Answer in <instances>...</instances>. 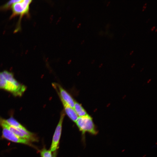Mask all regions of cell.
Listing matches in <instances>:
<instances>
[{
    "label": "cell",
    "instance_id": "cell-18",
    "mask_svg": "<svg viewBox=\"0 0 157 157\" xmlns=\"http://www.w3.org/2000/svg\"><path fill=\"white\" fill-rule=\"evenodd\" d=\"M144 9L143 8V9H142V11H144Z\"/></svg>",
    "mask_w": 157,
    "mask_h": 157
},
{
    "label": "cell",
    "instance_id": "cell-11",
    "mask_svg": "<svg viewBox=\"0 0 157 157\" xmlns=\"http://www.w3.org/2000/svg\"><path fill=\"white\" fill-rule=\"evenodd\" d=\"M6 123L9 125L15 128L22 127L23 126L13 116L6 119Z\"/></svg>",
    "mask_w": 157,
    "mask_h": 157
},
{
    "label": "cell",
    "instance_id": "cell-20",
    "mask_svg": "<svg viewBox=\"0 0 157 157\" xmlns=\"http://www.w3.org/2000/svg\"><path fill=\"white\" fill-rule=\"evenodd\" d=\"M157 31V29H156V30H155V31L156 32Z\"/></svg>",
    "mask_w": 157,
    "mask_h": 157
},
{
    "label": "cell",
    "instance_id": "cell-5",
    "mask_svg": "<svg viewBox=\"0 0 157 157\" xmlns=\"http://www.w3.org/2000/svg\"><path fill=\"white\" fill-rule=\"evenodd\" d=\"M52 86L57 92L62 102H64L74 108L75 101L71 95L60 84L54 83Z\"/></svg>",
    "mask_w": 157,
    "mask_h": 157
},
{
    "label": "cell",
    "instance_id": "cell-12",
    "mask_svg": "<svg viewBox=\"0 0 157 157\" xmlns=\"http://www.w3.org/2000/svg\"><path fill=\"white\" fill-rule=\"evenodd\" d=\"M50 150H48L46 148H43L40 151L41 157H56L57 151L52 154Z\"/></svg>",
    "mask_w": 157,
    "mask_h": 157
},
{
    "label": "cell",
    "instance_id": "cell-8",
    "mask_svg": "<svg viewBox=\"0 0 157 157\" xmlns=\"http://www.w3.org/2000/svg\"><path fill=\"white\" fill-rule=\"evenodd\" d=\"M64 108V112L69 118L73 122H75L78 116L74 108H72L64 102H62Z\"/></svg>",
    "mask_w": 157,
    "mask_h": 157
},
{
    "label": "cell",
    "instance_id": "cell-7",
    "mask_svg": "<svg viewBox=\"0 0 157 157\" xmlns=\"http://www.w3.org/2000/svg\"><path fill=\"white\" fill-rule=\"evenodd\" d=\"M0 126L2 128H5L7 129L17 136L21 138L27 139L31 141L27 136L15 128L9 125L6 122L5 119L1 117H0Z\"/></svg>",
    "mask_w": 157,
    "mask_h": 157
},
{
    "label": "cell",
    "instance_id": "cell-1",
    "mask_svg": "<svg viewBox=\"0 0 157 157\" xmlns=\"http://www.w3.org/2000/svg\"><path fill=\"white\" fill-rule=\"evenodd\" d=\"M2 74L6 81L5 90L10 92L15 96L22 95L26 89V86L17 81L12 72L4 70L2 72Z\"/></svg>",
    "mask_w": 157,
    "mask_h": 157
},
{
    "label": "cell",
    "instance_id": "cell-10",
    "mask_svg": "<svg viewBox=\"0 0 157 157\" xmlns=\"http://www.w3.org/2000/svg\"><path fill=\"white\" fill-rule=\"evenodd\" d=\"M74 109L78 117L86 116L88 115L82 105L75 101Z\"/></svg>",
    "mask_w": 157,
    "mask_h": 157
},
{
    "label": "cell",
    "instance_id": "cell-14",
    "mask_svg": "<svg viewBox=\"0 0 157 157\" xmlns=\"http://www.w3.org/2000/svg\"><path fill=\"white\" fill-rule=\"evenodd\" d=\"M156 26H153L151 28V31H153L155 28Z\"/></svg>",
    "mask_w": 157,
    "mask_h": 157
},
{
    "label": "cell",
    "instance_id": "cell-16",
    "mask_svg": "<svg viewBox=\"0 0 157 157\" xmlns=\"http://www.w3.org/2000/svg\"><path fill=\"white\" fill-rule=\"evenodd\" d=\"M147 3H145L144 4V6H146V5H147Z\"/></svg>",
    "mask_w": 157,
    "mask_h": 157
},
{
    "label": "cell",
    "instance_id": "cell-4",
    "mask_svg": "<svg viewBox=\"0 0 157 157\" xmlns=\"http://www.w3.org/2000/svg\"><path fill=\"white\" fill-rule=\"evenodd\" d=\"M65 114L62 110L60 113V119L54 132L50 148L51 152L57 151L59 148L60 140L62 131V124Z\"/></svg>",
    "mask_w": 157,
    "mask_h": 157
},
{
    "label": "cell",
    "instance_id": "cell-13",
    "mask_svg": "<svg viewBox=\"0 0 157 157\" xmlns=\"http://www.w3.org/2000/svg\"><path fill=\"white\" fill-rule=\"evenodd\" d=\"M19 0H10L6 3L5 4L0 6V10H6L11 8L12 5L14 3L18 1Z\"/></svg>",
    "mask_w": 157,
    "mask_h": 157
},
{
    "label": "cell",
    "instance_id": "cell-2",
    "mask_svg": "<svg viewBox=\"0 0 157 157\" xmlns=\"http://www.w3.org/2000/svg\"><path fill=\"white\" fill-rule=\"evenodd\" d=\"M75 123L83 135H84L86 132L93 135H96L98 133L92 119L88 114L84 116L78 117Z\"/></svg>",
    "mask_w": 157,
    "mask_h": 157
},
{
    "label": "cell",
    "instance_id": "cell-6",
    "mask_svg": "<svg viewBox=\"0 0 157 157\" xmlns=\"http://www.w3.org/2000/svg\"><path fill=\"white\" fill-rule=\"evenodd\" d=\"M2 136L4 138L11 142L32 146L31 142L28 140L21 138L7 129L2 128Z\"/></svg>",
    "mask_w": 157,
    "mask_h": 157
},
{
    "label": "cell",
    "instance_id": "cell-17",
    "mask_svg": "<svg viewBox=\"0 0 157 157\" xmlns=\"http://www.w3.org/2000/svg\"><path fill=\"white\" fill-rule=\"evenodd\" d=\"M149 19H148V20H147V21L146 22H147Z\"/></svg>",
    "mask_w": 157,
    "mask_h": 157
},
{
    "label": "cell",
    "instance_id": "cell-9",
    "mask_svg": "<svg viewBox=\"0 0 157 157\" xmlns=\"http://www.w3.org/2000/svg\"><path fill=\"white\" fill-rule=\"evenodd\" d=\"M22 133L27 136L31 142H35L38 141V138L37 135L34 133H31L24 126L16 128Z\"/></svg>",
    "mask_w": 157,
    "mask_h": 157
},
{
    "label": "cell",
    "instance_id": "cell-15",
    "mask_svg": "<svg viewBox=\"0 0 157 157\" xmlns=\"http://www.w3.org/2000/svg\"><path fill=\"white\" fill-rule=\"evenodd\" d=\"M110 1H109L108 2V3L107 4L106 6H107L109 5V4L110 3Z\"/></svg>",
    "mask_w": 157,
    "mask_h": 157
},
{
    "label": "cell",
    "instance_id": "cell-19",
    "mask_svg": "<svg viewBox=\"0 0 157 157\" xmlns=\"http://www.w3.org/2000/svg\"><path fill=\"white\" fill-rule=\"evenodd\" d=\"M132 53L131 52V53H130V55H131V54H132Z\"/></svg>",
    "mask_w": 157,
    "mask_h": 157
},
{
    "label": "cell",
    "instance_id": "cell-3",
    "mask_svg": "<svg viewBox=\"0 0 157 157\" xmlns=\"http://www.w3.org/2000/svg\"><path fill=\"white\" fill-rule=\"evenodd\" d=\"M32 1L30 0H20L14 3L11 8L12 13L10 18L12 19L19 16V25L20 21L22 17L25 15H29V6Z\"/></svg>",
    "mask_w": 157,
    "mask_h": 157
}]
</instances>
